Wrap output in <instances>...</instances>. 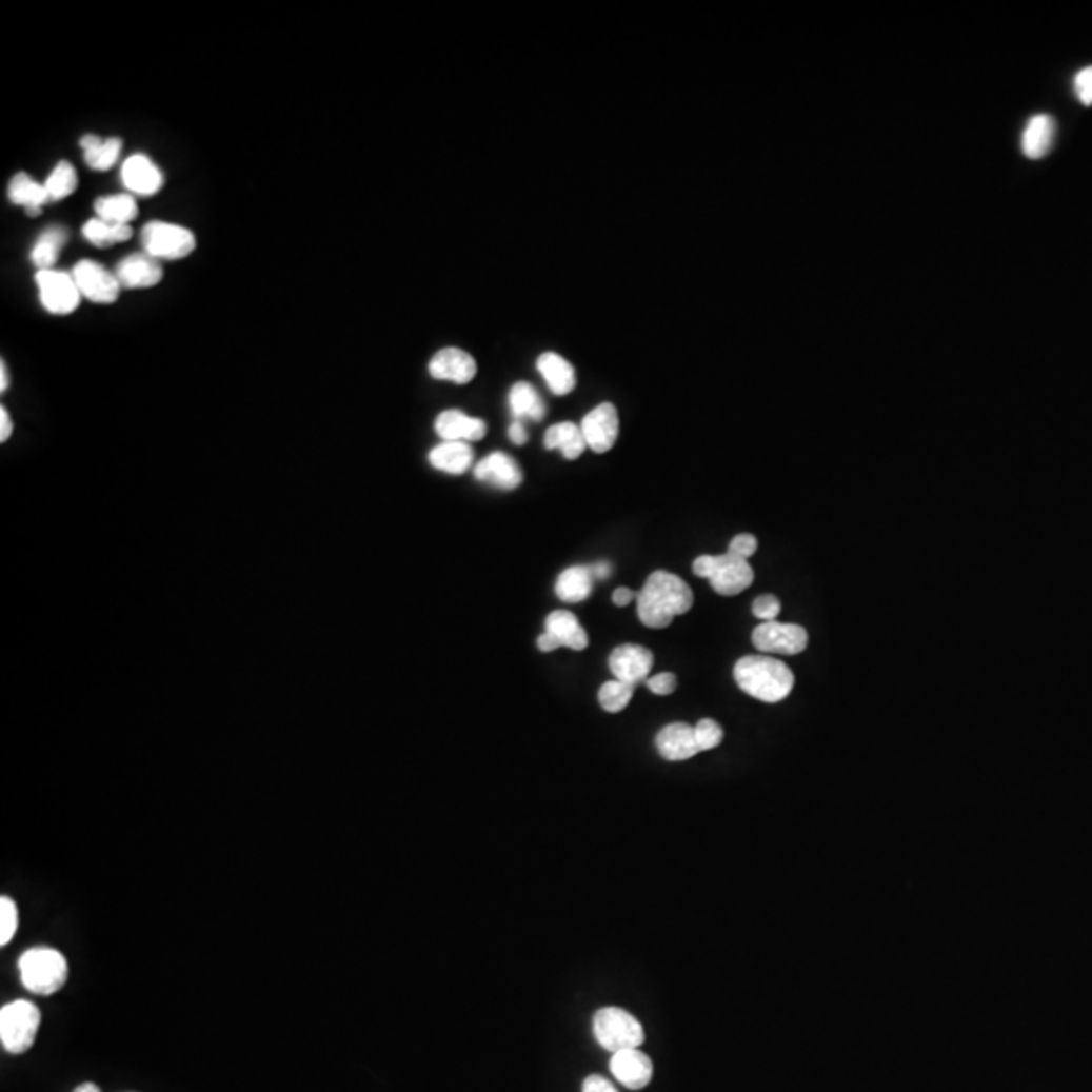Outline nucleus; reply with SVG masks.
<instances>
[{"label": "nucleus", "mask_w": 1092, "mask_h": 1092, "mask_svg": "<svg viewBox=\"0 0 1092 1092\" xmlns=\"http://www.w3.org/2000/svg\"><path fill=\"white\" fill-rule=\"evenodd\" d=\"M41 1012L33 1001L17 999L0 1010V1041L6 1052L23 1054L37 1038Z\"/></svg>", "instance_id": "nucleus-5"}, {"label": "nucleus", "mask_w": 1092, "mask_h": 1092, "mask_svg": "<svg viewBox=\"0 0 1092 1092\" xmlns=\"http://www.w3.org/2000/svg\"><path fill=\"white\" fill-rule=\"evenodd\" d=\"M74 1092H102V1091H100V1087H98V1085H94V1083H83V1085H79V1087H77L76 1091H74Z\"/></svg>", "instance_id": "nucleus-47"}, {"label": "nucleus", "mask_w": 1092, "mask_h": 1092, "mask_svg": "<svg viewBox=\"0 0 1092 1092\" xmlns=\"http://www.w3.org/2000/svg\"><path fill=\"white\" fill-rule=\"evenodd\" d=\"M65 241H67V231L63 227L53 225L49 230L43 231L31 250V261L35 263V267H39V272L53 270Z\"/></svg>", "instance_id": "nucleus-28"}, {"label": "nucleus", "mask_w": 1092, "mask_h": 1092, "mask_svg": "<svg viewBox=\"0 0 1092 1092\" xmlns=\"http://www.w3.org/2000/svg\"><path fill=\"white\" fill-rule=\"evenodd\" d=\"M35 281L39 287L41 304L52 314H57V316L72 314L81 302V292L72 274L47 270V272H37Z\"/></svg>", "instance_id": "nucleus-9"}, {"label": "nucleus", "mask_w": 1092, "mask_h": 1092, "mask_svg": "<svg viewBox=\"0 0 1092 1092\" xmlns=\"http://www.w3.org/2000/svg\"><path fill=\"white\" fill-rule=\"evenodd\" d=\"M474 476L478 482L490 483L500 490H514L522 482V472H520L518 463L502 452H496V454H490L488 458H483L476 465Z\"/></svg>", "instance_id": "nucleus-19"}, {"label": "nucleus", "mask_w": 1092, "mask_h": 1092, "mask_svg": "<svg viewBox=\"0 0 1092 1092\" xmlns=\"http://www.w3.org/2000/svg\"><path fill=\"white\" fill-rule=\"evenodd\" d=\"M474 461V452L463 441H441L430 452V463L445 474H465Z\"/></svg>", "instance_id": "nucleus-23"}, {"label": "nucleus", "mask_w": 1092, "mask_h": 1092, "mask_svg": "<svg viewBox=\"0 0 1092 1092\" xmlns=\"http://www.w3.org/2000/svg\"><path fill=\"white\" fill-rule=\"evenodd\" d=\"M510 411H512L516 421H522V419L540 421L544 417L547 406L542 405V401H540L538 393L534 391L533 384L516 382L510 389Z\"/></svg>", "instance_id": "nucleus-29"}, {"label": "nucleus", "mask_w": 1092, "mask_h": 1092, "mask_svg": "<svg viewBox=\"0 0 1092 1092\" xmlns=\"http://www.w3.org/2000/svg\"><path fill=\"white\" fill-rule=\"evenodd\" d=\"M435 433L443 441L470 443V441H480V439H483L485 423H483L482 419L465 415L463 411L450 409V411H443L435 419Z\"/></svg>", "instance_id": "nucleus-18"}, {"label": "nucleus", "mask_w": 1092, "mask_h": 1092, "mask_svg": "<svg viewBox=\"0 0 1092 1092\" xmlns=\"http://www.w3.org/2000/svg\"><path fill=\"white\" fill-rule=\"evenodd\" d=\"M634 690L635 687L632 684H626L619 680L605 682L603 687L599 688V704L605 712H621L630 704Z\"/></svg>", "instance_id": "nucleus-33"}, {"label": "nucleus", "mask_w": 1092, "mask_h": 1092, "mask_svg": "<svg viewBox=\"0 0 1092 1092\" xmlns=\"http://www.w3.org/2000/svg\"><path fill=\"white\" fill-rule=\"evenodd\" d=\"M694 593L678 575L656 571L637 593V617L646 628L663 630L674 617L692 610Z\"/></svg>", "instance_id": "nucleus-1"}, {"label": "nucleus", "mask_w": 1092, "mask_h": 1092, "mask_svg": "<svg viewBox=\"0 0 1092 1092\" xmlns=\"http://www.w3.org/2000/svg\"><path fill=\"white\" fill-rule=\"evenodd\" d=\"M646 684H648V688H650L654 694H658V696H668V694H672V692L676 690V684H678V682H676V676H674V674H670V672H661V674H656V676L648 678Z\"/></svg>", "instance_id": "nucleus-39"}, {"label": "nucleus", "mask_w": 1092, "mask_h": 1092, "mask_svg": "<svg viewBox=\"0 0 1092 1092\" xmlns=\"http://www.w3.org/2000/svg\"><path fill=\"white\" fill-rule=\"evenodd\" d=\"M591 571H593V575H595V577H599V579H605V577H610L611 564H608V562H597V564H593V567H591Z\"/></svg>", "instance_id": "nucleus-45"}, {"label": "nucleus", "mask_w": 1092, "mask_h": 1092, "mask_svg": "<svg viewBox=\"0 0 1092 1092\" xmlns=\"http://www.w3.org/2000/svg\"><path fill=\"white\" fill-rule=\"evenodd\" d=\"M593 1034L610 1052L639 1048L646 1041L643 1026L621 1008H601L593 1016Z\"/></svg>", "instance_id": "nucleus-6"}, {"label": "nucleus", "mask_w": 1092, "mask_h": 1092, "mask_svg": "<svg viewBox=\"0 0 1092 1092\" xmlns=\"http://www.w3.org/2000/svg\"><path fill=\"white\" fill-rule=\"evenodd\" d=\"M19 971L26 990L39 995H52L65 986L70 967L57 949L35 947L21 955Z\"/></svg>", "instance_id": "nucleus-3"}, {"label": "nucleus", "mask_w": 1092, "mask_h": 1092, "mask_svg": "<svg viewBox=\"0 0 1092 1092\" xmlns=\"http://www.w3.org/2000/svg\"><path fill=\"white\" fill-rule=\"evenodd\" d=\"M692 569L698 577L709 579L712 589L724 597H733V595L742 593L744 589L751 587L755 579V573H753L749 560L737 559L729 553L702 555L694 560Z\"/></svg>", "instance_id": "nucleus-4"}, {"label": "nucleus", "mask_w": 1092, "mask_h": 1092, "mask_svg": "<svg viewBox=\"0 0 1092 1092\" xmlns=\"http://www.w3.org/2000/svg\"><path fill=\"white\" fill-rule=\"evenodd\" d=\"M581 432H583L587 448H591L595 454L610 452L619 435V417H617L615 405L601 403V405L595 406L591 413H587L583 423H581Z\"/></svg>", "instance_id": "nucleus-12"}, {"label": "nucleus", "mask_w": 1092, "mask_h": 1092, "mask_svg": "<svg viewBox=\"0 0 1092 1092\" xmlns=\"http://www.w3.org/2000/svg\"><path fill=\"white\" fill-rule=\"evenodd\" d=\"M45 188L49 195V201H63L70 195H74L77 188L76 168L70 162H59L53 168L52 175L45 180Z\"/></svg>", "instance_id": "nucleus-32"}, {"label": "nucleus", "mask_w": 1092, "mask_h": 1092, "mask_svg": "<svg viewBox=\"0 0 1092 1092\" xmlns=\"http://www.w3.org/2000/svg\"><path fill=\"white\" fill-rule=\"evenodd\" d=\"M694 733H696V742H698L700 753H702V751L716 749V747L722 742V737H724L720 724H718L716 720H712V718H702V720L694 727Z\"/></svg>", "instance_id": "nucleus-35"}, {"label": "nucleus", "mask_w": 1092, "mask_h": 1092, "mask_svg": "<svg viewBox=\"0 0 1092 1092\" xmlns=\"http://www.w3.org/2000/svg\"><path fill=\"white\" fill-rule=\"evenodd\" d=\"M478 364L474 356L468 355L461 349H441L437 355L430 360V375L437 381L456 382V384H468L476 377Z\"/></svg>", "instance_id": "nucleus-14"}, {"label": "nucleus", "mask_w": 1092, "mask_h": 1092, "mask_svg": "<svg viewBox=\"0 0 1092 1092\" xmlns=\"http://www.w3.org/2000/svg\"><path fill=\"white\" fill-rule=\"evenodd\" d=\"M757 547H759V542H757V538L753 534H738L731 540L727 553L737 557V559L747 560L757 553Z\"/></svg>", "instance_id": "nucleus-36"}, {"label": "nucleus", "mask_w": 1092, "mask_h": 1092, "mask_svg": "<svg viewBox=\"0 0 1092 1092\" xmlns=\"http://www.w3.org/2000/svg\"><path fill=\"white\" fill-rule=\"evenodd\" d=\"M779 611H781V601L775 595H761L753 603V613H755V617L762 619V623L775 621Z\"/></svg>", "instance_id": "nucleus-37"}, {"label": "nucleus", "mask_w": 1092, "mask_h": 1092, "mask_svg": "<svg viewBox=\"0 0 1092 1092\" xmlns=\"http://www.w3.org/2000/svg\"><path fill=\"white\" fill-rule=\"evenodd\" d=\"M557 648H560V641L555 635L544 632V634L538 637V650L540 652H555Z\"/></svg>", "instance_id": "nucleus-44"}, {"label": "nucleus", "mask_w": 1092, "mask_h": 1092, "mask_svg": "<svg viewBox=\"0 0 1092 1092\" xmlns=\"http://www.w3.org/2000/svg\"><path fill=\"white\" fill-rule=\"evenodd\" d=\"M536 366L555 395L562 397L575 389V384H577L575 369L569 360H564L557 353H544V355L538 356Z\"/></svg>", "instance_id": "nucleus-21"}, {"label": "nucleus", "mask_w": 1092, "mask_h": 1092, "mask_svg": "<svg viewBox=\"0 0 1092 1092\" xmlns=\"http://www.w3.org/2000/svg\"><path fill=\"white\" fill-rule=\"evenodd\" d=\"M635 593L632 589H626V587H619L613 591V605L617 608H626L634 601Z\"/></svg>", "instance_id": "nucleus-41"}, {"label": "nucleus", "mask_w": 1092, "mask_h": 1092, "mask_svg": "<svg viewBox=\"0 0 1092 1092\" xmlns=\"http://www.w3.org/2000/svg\"><path fill=\"white\" fill-rule=\"evenodd\" d=\"M654 666V654L637 643L617 646L610 656V668L615 680L637 687L648 680Z\"/></svg>", "instance_id": "nucleus-11"}, {"label": "nucleus", "mask_w": 1092, "mask_h": 1092, "mask_svg": "<svg viewBox=\"0 0 1092 1092\" xmlns=\"http://www.w3.org/2000/svg\"><path fill=\"white\" fill-rule=\"evenodd\" d=\"M13 433V421L4 406H0V441H6Z\"/></svg>", "instance_id": "nucleus-43"}, {"label": "nucleus", "mask_w": 1092, "mask_h": 1092, "mask_svg": "<svg viewBox=\"0 0 1092 1092\" xmlns=\"http://www.w3.org/2000/svg\"><path fill=\"white\" fill-rule=\"evenodd\" d=\"M79 146L83 151L85 164L98 173L110 171L120 154H122V140L120 138H100L96 134H87L79 140Z\"/></svg>", "instance_id": "nucleus-22"}, {"label": "nucleus", "mask_w": 1092, "mask_h": 1092, "mask_svg": "<svg viewBox=\"0 0 1092 1092\" xmlns=\"http://www.w3.org/2000/svg\"><path fill=\"white\" fill-rule=\"evenodd\" d=\"M77 287L81 292V298H87L96 304H114L120 296V280L116 272L105 270L100 263L92 259L79 261L72 272Z\"/></svg>", "instance_id": "nucleus-10"}, {"label": "nucleus", "mask_w": 1092, "mask_h": 1092, "mask_svg": "<svg viewBox=\"0 0 1092 1092\" xmlns=\"http://www.w3.org/2000/svg\"><path fill=\"white\" fill-rule=\"evenodd\" d=\"M544 626H547V632L555 635L559 639L560 646H564V648L581 652L589 646L587 632H584L581 623H579V619L571 611H553L547 617Z\"/></svg>", "instance_id": "nucleus-25"}, {"label": "nucleus", "mask_w": 1092, "mask_h": 1092, "mask_svg": "<svg viewBox=\"0 0 1092 1092\" xmlns=\"http://www.w3.org/2000/svg\"><path fill=\"white\" fill-rule=\"evenodd\" d=\"M544 448L560 450V454L567 459H577L587 450V441L581 428L567 421L549 428L544 435Z\"/></svg>", "instance_id": "nucleus-27"}, {"label": "nucleus", "mask_w": 1092, "mask_h": 1092, "mask_svg": "<svg viewBox=\"0 0 1092 1092\" xmlns=\"http://www.w3.org/2000/svg\"><path fill=\"white\" fill-rule=\"evenodd\" d=\"M197 241L193 231L164 221H153L142 230V247L144 254L154 259H182L193 254Z\"/></svg>", "instance_id": "nucleus-7"}, {"label": "nucleus", "mask_w": 1092, "mask_h": 1092, "mask_svg": "<svg viewBox=\"0 0 1092 1092\" xmlns=\"http://www.w3.org/2000/svg\"><path fill=\"white\" fill-rule=\"evenodd\" d=\"M94 206L100 219L116 225H130V221L138 217V203L132 195L100 197Z\"/></svg>", "instance_id": "nucleus-30"}, {"label": "nucleus", "mask_w": 1092, "mask_h": 1092, "mask_svg": "<svg viewBox=\"0 0 1092 1092\" xmlns=\"http://www.w3.org/2000/svg\"><path fill=\"white\" fill-rule=\"evenodd\" d=\"M753 643L762 654L797 656L808 648V632L795 623L765 621L755 628Z\"/></svg>", "instance_id": "nucleus-8"}, {"label": "nucleus", "mask_w": 1092, "mask_h": 1092, "mask_svg": "<svg viewBox=\"0 0 1092 1092\" xmlns=\"http://www.w3.org/2000/svg\"><path fill=\"white\" fill-rule=\"evenodd\" d=\"M509 437L510 441H512L514 445H524V443L529 441V433H527V430L522 428L520 421H514V423L510 425Z\"/></svg>", "instance_id": "nucleus-42"}, {"label": "nucleus", "mask_w": 1092, "mask_h": 1092, "mask_svg": "<svg viewBox=\"0 0 1092 1092\" xmlns=\"http://www.w3.org/2000/svg\"><path fill=\"white\" fill-rule=\"evenodd\" d=\"M162 265L158 259L148 254H132L124 257L118 267L116 276L120 285L126 290H142V287H154L162 280Z\"/></svg>", "instance_id": "nucleus-16"}, {"label": "nucleus", "mask_w": 1092, "mask_h": 1092, "mask_svg": "<svg viewBox=\"0 0 1092 1092\" xmlns=\"http://www.w3.org/2000/svg\"><path fill=\"white\" fill-rule=\"evenodd\" d=\"M122 182L134 195L153 197L162 188L164 177L146 154H134L122 166Z\"/></svg>", "instance_id": "nucleus-15"}, {"label": "nucleus", "mask_w": 1092, "mask_h": 1092, "mask_svg": "<svg viewBox=\"0 0 1092 1092\" xmlns=\"http://www.w3.org/2000/svg\"><path fill=\"white\" fill-rule=\"evenodd\" d=\"M656 749L666 761H687L700 753L694 727L687 722H672L656 737Z\"/></svg>", "instance_id": "nucleus-17"}, {"label": "nucleus", "mask_w": 1092, "mask_h": 1092, "mask_svg": "<svg viewBox=\"0 0 1092 1092\" xmlns=\"http://www.w3.org/2000/svg\"><path fill=\"white\" fill-rule=\"evenodd\" d=\"M591 567H569L562 571L555 584V593L564 603H581L593 591Z\"/></svg>", "instance_id": "nucleus-26"}, {"label": "nucleus", "mask_w": 1092, "mask_h": 1092, "mask_svg": "<svg viewBox=\"0 0 1092 1092\" xmlns=\"http://www.w3.org/2000/svg\"><path fill=\"white\" fill-rule=\"evenodd\" d=\"M583 1092H617V1089L611 1085L608 1078H603L599 1074H591L584 1078Z\"/></svg>", "instance_id": "nucleus-40"}, {"label": "nucleus", "mask_w": 1092, "mask_h": 1092, "mask_svg": "<svg viewBox=\"0 0 1092 1092\" xmlns=\"http://www.w3.org/2000/svg\"><path fill=\"white\" fill-rule=\"evenodd\" d=\"M610 1068L611 1074L626 1089H632V1091L646 1089L650 1085V1080H652V1074H654V1065H652L650 1056L646 1052H641L639 1048L615 1052L611 1056Z\"/></svg>", "instance_id": "nucleus-13"}, {"label": "nucleus", "mask_w": 1092, "mask_h": 1092, "mask_svg": "<svg viewBox=\"0 0 1092 1092\" xmlns=\"http://www.w3.org/2000/svg\"><path fill=\"white\" fill-rule=\"evenodd\" d=\"M19 927V913L13 898H0V945H8Z\"/></svg>", "instance_id": "nucleus-34"}, {"label": "nucleus", "mask_w": 1092, "mask_h": 1092, "mask_svg": "<svg viewBox=\"0 0 1092 1092\" xmlns=\"http://www.w3.org/2000/svg\"><path fill=\"white\" fill-rule=\"evenodd\" d=\"M735 682L744 694L767 704H775L791 694L795 676L788 663L762 654L744 656L735 663Z\"/></svg>", "instance_id": "nucleus-2"}, {"label": "nucleus", "mask_w": 1092, "mask_h": 1092, "mask_svg": "<svg viewBox=\"0 0 1092 1092\" xmlns=\"http://www.w3.org/2000/svg\"><path fill=\"white\" fill-rule=\"evenodd\" d=\"M1056 122L1048 114H1036L1021 132V153L1030 160H1040L1054 146Z\"/></svg>", "instance_id": "nucleus-20"}, {"label": "nucleus", "mask_w": 1092, "mask_h": 1092, "mask_svg": "<svg viewBox=\"0 0 1092 1092\" xmlns=\"http://www.w3.org/2000/svg\"><path fill=\"white\" fill-rule=\"evenodd\" d=\"M1074 94L1083 105H1092V65L1080 70L1074 77Z\"/></svg>", "instance_id": "nucleus-38"}, {"label": "nucleus", "mask_w": 1092, "mask_h": 1092, "mask_svg": "<svg viewBox=\"0 0 1092 1092\" xmlns=\"http://www.w3.org/2000/svg\"><path fill=\"white\" fill-rule=\"evenodd\" d=\"M8 197H11L13 203L25 206V211L31 217L41 215L43 204L52 203L45 184L35 182L25 173H19V175L13 177L11 184H8Z\"/></svg>", "instance_id": "nucleus-24"}, {"label": "nucleus", "mask_w": 1092, "mask_h": 1092, "mask_svg": "<svg viewBox=\"0 0 1092 1092\" xmlns=\"http://www.w3.org/2000/svg\"><path fill=\"white\" fill-rule=\"evenodd\" d=\"M8 389V375H6V364L0 362V391L4 393Z\"/></svg>", "instance_id": "nucleus-46"}, {"label": "nucleus", "mask_w": 1092, "mask_h": 1092, "mask_svg": "<svg viewBox=\"0 0 1092 1092\" xmlns=\"http://www.w3.org/2000/svg\"><path fill=\"white\" fill-rule=\"evenodd\" d=\"M83 237L96 247H110L114 243L127 241L132 237V230L130 225H116L96 217L83 225Z\"/></svg>", "instance_id": "nucleus-31"}]
</instances>
